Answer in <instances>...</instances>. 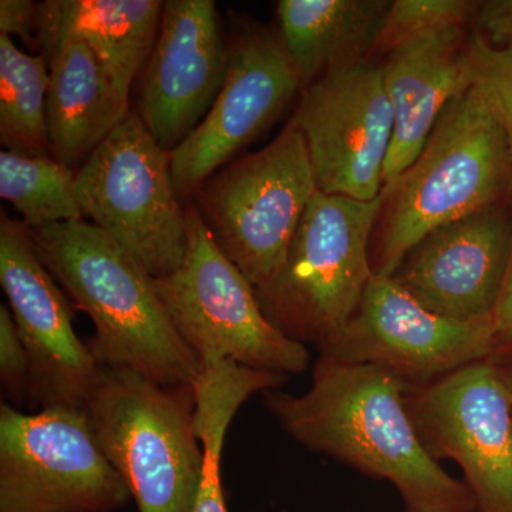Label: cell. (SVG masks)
I'll use <instances>...</instances> for the list:
<instances>
[{"label": "cell", "instance_id": "6da1fadb", "mask_svg": "<svg viewBox=\"0 0 512 512\" xmlns=\"http://www.w3.org/2000/svg\"><path fill=\"white\" fill-rule=\"evenodd\" d=\"M407 389L384 367L319 357L308 392L262 394L266 410L296 443L390 481L407 512H473L477 504L467 484L451 477L421 443Z\"/></svg>", "mask_w": 512, "mask_h": 512}, {"label": "cell", "instance_id": "7a4b0ae2", "mask_svg": "<svg viewBox=\"0 0 512 512\" xmlns=\"http://www.w3.org/2000/svg\"><path fill=\"white\" fill-rule=\"evenodd\" d=\"M37 256L74 306L90 316L100 366L134 370L164 386H194L201 366L168 319L148 274L92 222L29 228Z\"/></svg>", "mask_w": 512, "mask_h": 512}, {"label": "cell", "instance_id": "3957f363", "mask_svg": "<svg viewBox=\"0 0 512 512\" xmlns=\"http://www.w3.org/2000/svg\"><path fill=\"white\" fill-rule=\"evenodd\" d=\"M377 222L373 272L389 278L433 229L512 202V156L500 121L471 84L441 114L394 183Z\"/></svg>", "mask_w": 512, "mask_h": 512}, {"label": "cell", "instance_id": "277c9868", "mask_svg": "<svg viewBox=\"0 0 512 512\" xmlns=\"http://www.w3.org/2000/svg\"><path fill=\"white\" fill-rule=\"evenodd\" d=\"M195 407L194 386H164L134 370L100 366L83 409L138 512L194 510L204 468Z\"/></svg>", "mask_w": 512, "mask_h": 512}, {"label": "cell", "instance_id": "5b68a950", "mask_svg": "<svg viewBox=\"0 0 512 512\" xmlns=\"http://www.w3.org/2000/svg\"><path fill=\"white\" fill-rule=\"evenodd\" d=\"M387 187L372 201L316 192L278 271L255 295L289 339L316 349L348 325L375 272L372 235Z\"/></svg>", "mask_w": 512, "mask_h": 512}, {"label": "cell", "instance_id": "8992f818", "mask_svg": "<svg viewBox=\"0 0 512 512\" xmlns=\"http://www.w3.org/2000/svg\"><path fill=\"white\" fill-rule=\"evenodd\" d=\"M187 212L188 247L183 264L153 278L175 332L202 367L229 360L278 375H301L311 363L302 343L276 329L247 276L215 244L194 204Z\"/></svg>", "mask_w": 512, "mask_h": 512}, {"label": "cell", "instance_id": "52a82bcc", "mask_svg": "<svg viewBox=\"0 0 512 512\" xmlns=\"http://www.w3.org/2000/svg\"><path fill=\"white\" fill-rule=\"evenodd\" d=\"M316 192L305 138L289 121L268 146L212 174L192 204L218 248L256 288L278 271Z\"/></svg>", "mask_w": 512, "mask_h": 512}, {"label": "cell", "instance_id": "ba28073f", "mask_svg": "<svg viewBox=\"0 0 512 512\" xmlns=\"http://www.w3.org/2000/svg\"><path fill=\"white\" fill-rule=\"evenodd\" d=\"M84 220L106 232L153 276L183 264L187 212L175 188L171 153L130 111L76 170Z\"/></svg>", "mask_w": 512, "mask_h": 512}, {"label": "cell", "instance_id": "9c48e42d", "mask_svg": "<svg viewBox=\"0 0 512 512\" xmlns=\"http://www.w3.org/2000/svg\"><path fill=\"white\" fill-rule=\"evenodd\" d=\"M131 495L84 409L0 406V512H116Z\"/></svg>", "mask_w": 512, "mask_h": 512}, {"label": "cell", "instance_id": "30bf717a", "mask_svg": "<svg viewBox=\"0 0 512 512\" xmlns=\"http://www.w3.org/2000/svg\"><path fill=\"white\" fill-rule=\"evenodd\" d=\"M406 406L430 456L461 467L478 512H512V403L493 357L409 386Z\"/></svg>", "mask_w": 512, "mask_h": 512}, {"label": "cell", "instance_id": "8fae6325", "mask_svg": "<svg viewBox=\"0 0 512 512\" xmlns=\"http://www.w3.org/2000/svg\"><path fill=\"white\" fill-rule=\"evenodd\" d=\"M291 121L305 138L318 191L360 201L382 194L394 117L379 63L323 73L302 89Z\"/></svg>", "mask_w": 512, "mask_h": 512}, {"label": "cell", "instance_id": "7c38bea8", "mask_svg": "<svg viewBox=\"0 0 512 512\" xmlns=\"http://www.w3.org/2000/svg\"><path fill=\"white\" fill-rule=\"evenodd\" d=\"M319 357L375 365L409 386H426L495 353L493 319L454 320L414 301L392 279L373 276L362 302Z\"/></svg>", "mask_w": 512, "mask_h": 512}, {"label": "cell", "instance_id": "4fadbf2b", "mask_svg": "<svg viewBox=\"0 0 512 512\" xmlns=\"http://www.w3.org/2000/svg\"><path fill=\"white\" fill-rule=\"evenodd\" d=\"M0 284L30 366V409H83L100 365L73 328L72 306L42 264L29 228L2 214Z\"/></svg>", "mask_w": 512, "mask_h": 512}, {"label": "cell", "instance_id": "5bb4252c", "mask_svg": "<svg viewBox=\"0 0 512 512\" xmlns=\"http://www.w3.org/2000/svg\"><path fill=\"white\" fill-rule=\"evenodd\" d=\"M228 50L227 77L217 100L200 126L171 151L181 201L234 161L302 92L279 33L259 26L241 29Z\"/></svg>", "mask_w": 512, "mask_h": 512}, {"label": "cell", "instance_id": "9a60e30c", "mask_svg": "<svg viewBox=\"0 0 512 512\" xmlns=\"http://www.w3.org/2000/svg\"><path fill=\"white\" fill-rule=\"evenodd\" d=\"M229 62L214 0H167L140 73L137 116L165 151L190 136L217 100Z\"/></svg>", "mask_w": 512, "mask_h": 512}, {"label": "cell", "instance_id": "2e32d148", "mask_svg": "<svg viewBox=\"0 0 512 512\" xmlns=\"http://www.w3.org/2000/svg\"><path fill=\"white\" fill-rule=\"evenodd\" d=\"M511 252L512 202H505L433 229L389 278L436 315L490 319Z\"/></svg>", "mask_w": 512, "mask_h": 512}, {"label": "cell", "instance_id": "e0dca14e", "mask_svg": "<svg viewBox=\"0 0 512 512\" xmlns=\"http://www.w3.org/2000/svg\"><path fill=\"white\" fill-rule=\"evenodd\" d=\"M466 29L433 30L384 53L380 66L394 117L384 187L414 163L448 104L471 87Z\"/></svg>", "mask_w": 512, "mask_h": 512}, {"label": "cell", "instance_id": "ac0fdd59", "mask_svg": "<svg viewBox=\"0 0 512 512\" xmlns=\"http://www.w3.org/2000/svg\"><path fill=\"white\" fill-rule=\"evenodd\" d=\"M161 0H47L37 6V47L47 56L66 40H82L99 57L121 99L146 66Z\"/></svg>", "mask_w": 512, "mask_h": 512}, {"label": "cell", "instance_id": "d6986e66", "mask_svg": "<svg viewBox=\"0 0 512 512\" xmlns=\"http://www.w3.org/2000/svg\"><path fill=\"white\" fill-rule=\"evenodd\" d=\"M46 57L49 154L79 170L130 113V103L121 99L99 57L82 40H66Z\"/></svg>", "mask_w": 512, "mask_h": 512}, {"label": "cell", "instance_id": "ffe728a7", "mask_svg": "<svg viewBox=\"0 0 512 512\" xmlns=\"http://www.w3.org/2000/svg\"><path fill=\"white\" fill-rule=\"evenodd\" d=\"M387 0H281L279 36L302 89L336 67L377 50Z\"/></svg>", "mask_w": 512, "mask_h": 512}, {"label": "cell", "instance_id": "44dd1931", "mask_svg": "<svg viewBox=\"0 0 512 512\" xmlns=\"http://www.w3.org/2000/svg\"><path fill=\"white\" fill-rule=\"evenodd\" d=\"M284 376L221 360L202 367L194 384L195 429L204 448L200 491L192 512H229L222 487L225 437L242 404L256 393L279 389Z\"/></svg>", "mask_w": 512, "mask_h": 512}, {"label": "cell", "instance_id": "7402d4cb", "mask_svg": "<svg viewBox=\"0 0 512 512\" xmlns=\"http://www.w3.org/2000/svg\"><path fill=\"white\" fill-rule=\"evenodd\" d=\"M47 87V57L28 55L10 36L0 35V143L6 150L28 156L49 154Z\"/></svg>", "mask_w": 512, "mask_h": 512}, {"label": "cell", "instance_id": "603a6c76", "mask_svg": "<svg viewBox=\"0 0 512 512\" xmlns=\"http://www.w3.org/2000/svg\"><path fill=\"white\" fill-rule=\"evenodd\" d=\"M74 185L76 170L49 154L0 153V197L13 205L30 229L84 220Z\"/></svg>", "mask_w": 512, "mask_h": 512}, {"label": "cell", "instance_id": "cb8c5ba5", "mask_svg": "<svg viewBox=\"0 0 512 512\" xmlns=\"http://www.w3.org/2000/svg\"><path fill=\"white\" fill-rule=\"evenodd\" d=\"M477 5L470 0H396L387 10L377 50L387 53L404 40L433 30L467 28Z\"/></svg>", "mask_w": 512, "mask_h": 512}, {"label": "cell", "instance_id": "d4e9b609", "mask_svg": "<svg viewBox=\"0 0 512 512\" xmlns=\"http://www.w3.org/2000/svg\"><path fill=\"white\" fill-rule=\"evenodd\" d=\"M468 62L471 84L500 121L512 156V40L508 45L493 47L470 32Z\"/></svg>", "mask_w": 512, "mask_h": 512}, {"label": "cell", "instance_id": "484cf974", "mask_svg": "<svg viewBox=\"0 0 512 512\" xmlns=\"http://www.w3.org/2000/svg\"><path fill=\"white\" fill-rule=\"evenodd\" d=\"M0 382L3 397L10 406L20 410L29 403V357L5 303L0 305Z\"/></svg>", "mask_w": 512, "mask_h": 512}, {"label": "cell", "instance_id": "4316f807", "mask_svg": "<svg viewBox=\"0 0 512 512\" xmlns=\"http://www.w3.org/2000/svg\"><path fill=\"white\" fill-rule=\"evenodd\" d=\"M471 32L493 47L508 45L512 40V0L478 2L471 20Z\"/></svg>", "mask_w": 512, "mask_h": 512}, {"label": "cell", "instance_id": "83f0119b", "mask_svg": "<svg viewBox=\"0 0 512 512\" xmlns=\"http://www.w3.org/2000/svg\"><path fill=\"white\" fill-rule=\"evenodd\" d=\"M37 6L30 0L0 2V35L19 36L26 45L37 47Z\"/></svg>", "mask_w": 512, "mask_h": 512}, {"label": "cell", "instance_id": "f1b7e54d", "mask_svg": "<svg viewBox=\"0 0 512 512\" xmlns=\"http://www.w3.org/2000/svg\"><path fill=\"white\" fill-rule=\"evenodd\" d=\"M495 353L493 357L512 355V252L503 289L493 312Z\"/></svg>", "mask_w": 512, "mask_h": 512}, {"label": "cell", "instance_id": "f546056e", "mask_svg": "<svg viewBox=\"0 0 512 512\" xmlns=\"http://www.w3.org/2000/svg\"><path fill=\"white\" fill-rule=\"evenodd\" d=\"M494 362L495 365H497L498 372H500V376L501 379H503L505 387H507L512 403V363H503V365H501L497 360H494Z\"/></svg>", "mask_w": 512, "mask_h": 512}]
</instances>
